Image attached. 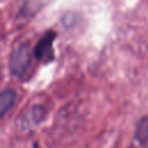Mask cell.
<instances>
[{
    "instance_id": "obj_1",
    "label": "cell",
    "mask_w": 148,
    "mask_h": 148,
    "mask_svg": "<svg viewBox=\"0 0 148 148\" xmlns=\"http://www.w3.org/2000/svg\"><path fill=\"white\" fill-rule=\"evenodd\" d=\"M31 64V50L29 43L16 45L9 56V68L14 76L22 77Z\"/></svg>"
},
{
    "instance_id": "obj_2",
    "label": "cell",
    "mask_w": 148,
    "mask_h": 148,
    "mask_svg": "<svg viewBox=\"0 0 148 148\" xmlns=\"http://www.w3.org/2000/svg\"><path fill=\"white\" fill-rule=\"evenodd\" d=\"M56 32L53 30L46 31V34L37 42L35 49H34V56L39 61H51L54 58V51H53V40L56 38Z\"/></svg>"
},
{
    "instance_id": "obj_3",
    "label": "cell",
    "mask_w": 148,
    "mask_h": 148,
    "mask_svg": "<svg viewBox=\"0 0 148 148\" xmlns=\"http://www.w3.org/2000/svg\"><path fill=\"white\" fill-rule=\"evenodd\" d=\"M134 136L140 146L145 147L148 145V114L142 116L138 120L135 125Z\"/></svg>"
},
{
    "instance_id": "obj_4",
    "label": "cell",
    "mask_w": 148,
    "mask_h": 148,
    "mask_svg": "<svg viewBox=\"0 0 148 148\" xmlns=\"http://www.w3.org/2000/svg\"><path fill=\"white\" fill-rule=\"evenodd\" d=\"M16 101V92L13 89H5L0 92V118L3 117L12 108Z\"/></svg>"
},
{
    "instance_id": "obj_5",
    "label": "cell",
    "mask_w": 148,
    "mask_h": 148,
    "mask_svg": "<svg viewBox=\"0 0 148 148\" xmlns=\"http://www.w3.org/2000/svg\"><path fill=\"white\" fill-rule=\"evenodd\" d=\"M32 148H40V146L38 145V142H35V143L32 145Z\"/></svg>"
}]
</instances>
